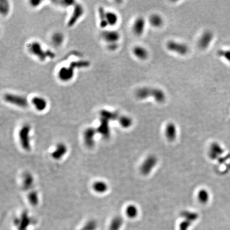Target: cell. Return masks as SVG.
Returning <instances> with one entry per match:
<instances>
[{"label":"cell","mask_w":230,"mask_h":230,"mask_svg":"<svg viewBox=\"0 0 230 230\" xmlns=\"http://www.w3.org/2000/svg\"><path fill=\"white\" fill-rule=\"evenodd\" d=\"M136 98L139 99L144 100L152 97L157 102L162 103L166 100V94L162 89L149 87H142L136 90Z\"/></svg>","instance_id":"1"},{"label":"cell","mask_w":230,"mask_h":230,"mask_svg":"<svg viewBox=\"0 0 230 230\" xmlns=\"http://www.w3.org/2000/svg\"><path fill=\"white\" fill-rule=\"evenodd\" d=\"M34 219L29 215L28 212L25 211L18 217L13 220V224L16 230H28L31 225L34 224Z\"/></svg>","instance_id":"2"},{"label":"cell","mask_w":230,"mask_h":230,"mask_svg":"<svg viewBox=\"0 0 230 230\" xmlns=\"http://www.w3.org/2000/svg\"><path fill=\"white\" fill-rule=\"evenodd\" d=\"M31 127L29 125H25L21 127L19 131V139L23 148L26 151L31 150V143L29 134Z\"/></svg>","instance_id":"3"},{"label":"cell","mask_w":230,"mask_h":230,"mask_svg":"<svg viewBox=\"0 0 230 230\" xmlns=\"http://www.w3.org/2000/svg\"><path fill=\"white\" fill-rule=\"evenodd\" d=\"M166 47L169 51L180 55H185L189 51V47L187 45L175 41H168L167 43Z\"/></svg>","instance_id":"4"},{"label":"cell","mask_w":230,"mask_h":230,"mask_svg":"<svg viewBox=\"0 0 230 230\" xmlns=\"http://www.w3.org/2000/svg\"><path fill=\"white\" fill-rule=\"evenodd\" d=\"M4 99L8 103L16 105L20 107L25 108L28 106L27 100L25 98L19 95L7 94L4 96Z\"/></svg>","instance_id":"5"},{"label":"cell","mask_w":230,"mask_h":230,"mask_svg":"<svg viewBox=\"0 0 230 230\" xmlns=\"http://www.w3.org/2000/svg\"><path fill=\"white\" fill-rule=\"evenodd\" d=\"M156 164L157 158L154 156H150L144 160L141 166L140 170L143 174L147 175L151 172L152 170Z\"/></svg>","instance_id":"6"},{"label":"cell","mask_w":230,"mask_h":230,"mask_svg":"<svg viewBox=\"0 0 230 230\" xmlns=\"http://www.w3.org/2000/svg\"><path fill=\"white\" fill-rule=\"evenodd\" d=\"M214 35L211 31H204L198 41V45L201 49H206L209 47L213 39Z\"/></svg>","instance_id":"7"},{"label":"cell","mask_w":230,"mask_h":230,"mask_svg":"<svg viewBox=\"0 0 230 230\" xmlns=\"http://www.w3.org/2000/svg\"><path fill=\"white\" fill-rule=\"evenodd\" d=\"M29 50L34 55H36L41 61H44L47 57L46 52L42 50L41 45L36 42H33L29 45Z\"/></svg>","instance_id":"8"},{"label":"cell","mask_w":230,"mask_h":230,"mask_svg":"<svg viewBox=\"0 0 230 230\" xmlns=\"http://www.w3.org/2000/svg\"><path fill=\"white\" fill-rule=\"evenodd\" d=\"M83 12H84V10L82 6L79 4H76L74 9L72 15L71 16V18L68 21V26H73L77 21L79 20V18L83 15Z\"/></svg>","instance_id":"9"},{"label":"cell","mask_w":230,"mask_h":230,"mask_svg":"<svg viewBox=\"0 0 230 230\" xmlns=\"http://www.w3.org/2000/svg\"><path fill=\"white\" fill-rule=\"evenodd\" d=\"M146 27V21L142 17H139L134 23L133 31L137 36H140L143 34Z\"/></svg>","instance_id":"10"},{"label":"cell","mask_w":230,"mask_h":230,"mask_svg":"<svg viewBox=\"0 0 230 230\" xmlns=\"http://www.w3.org/2000/svg\"><path fill=\"white\" fill-rule=\"evenodd\" d=\"M97 131L93 128L86 129L84 133V140L87 146L91 148L94 146V136L97 133Z\"/></svg>","instance_id":"11"},{"label":"cell","mask_w":230,"mask_h":230,"mask_svg":"<svg viewBox=\"0 0 230 230\" xmlns=\"http://www.w3.org/2000/svg\"><path fill=\"white\" fill-rule=\"evenodd\" d=\"M74 69L71 67H63L60 68L58 73L59 78L63 81H68L73 78L74 76Z\"/></svg>","instance_id":"12"},{"label":"cell","mask_w":230,"mask_h":230,"mask_svg":"<svg viewBox=\"0 0 230 230\" xmlns=\"http://www.w3.org/2000/svg\"><path fill=\"white\" fill-rule=\"evenodd\" d=\"M165 133V136L168 140H174L177 135V129L175 124L172 123H168L166 126Z\"/></svg>","instance_id":"13"},{"label":"cell","mask_w":230,"mask_h":230,"mask_svg":"<svg viewBox=\"0 0 230 230\" xmlns=\"http://www.w3.org/2000/svg\"><path fill=\"white\" fill-rule=\"evenodd\" d=\"M67 151V148L65 144H58L55 151L52 154V156L55 159H60Z\"/></svg>","instance_id":"14"},{"label":"cell","mask_w":230,"mask_h":230,"mask_svg":"<svg viewBox=\"0 0 230 230\" xmlns=\"http://www.w3.org/2000/svg\"><path fill=\"white\" fill-rule=\"evenodd\" d=\"M97 132L99 133L103 137L107 138L109 135V121L104 118H101V123L97 129Z\"/></svg>","instance_id":"15"},{"label":"cell","mask_w":230,"mask_h":230,"mask_svg":"<svg viewBox=\"0 0 230 230\" xmlns=\"http://www.w3.org/2000/svg\"><path fill=\"white\" fill-rule=\"evenodd\" d=\"M31 102L37 110L39 111L44 110L47 106V103L45 100L41 97H34L31 100Z\"/></svg>","instance_id":"16"},{"label":"cell","mask_w":230,"mask_h":230,"mask_svg":"<svg viewBox=\"0 0 230 230\" xmlns=\"http://www.w3.org/2000/svg\"><path fill=\"white\" fill-rule=\"evenodd\" d=\"M133 53L137 58L141 60H144L148 57V52L146 48L141 46H136L134 47Z\"/></svg>","instance_id":"17"},{"label":"cell","mask_w":230,"mask_h":230,"mask_svg":"<svg viewBox=\"0 0 230 230\" xmlns=\"http://www.w3.org/2000/svg\"><path fill=\"white\" fill-rule=\"evenodd\" d=\"M103 36L104 39L110 43H116L120 37V35L118 32L113 31H105L103 34Z\"/></svg>","instance_id":"18"},{"label":"cell","mask_w":230,"mask_h":230,"mask_svg":"<svg viewBox=\"0 0 230 230\" xmlns=\"http://www.w3.org/2000/svg\"><path fill=\"white\" fill-rule=\"evenodd\" d=\"M92 188L97 193L103 194L107 191V184L103 181H99L93 183Z\"/></svg>","instance_id":"19"},{"label":"cell","mask_w":230,"mask_h":230,"mask_svg":"<svg viewBox=\"0 0 230 230\" xmlns=\"http://www.w3.org/2000/svg\"><path fill=\"white\" fill-rule=\"evenodd\" d=\"M149 22L154 27H160L163 24V19L161 16L158 14H153L149 18Z\"/></svg>","instance_id":"20"},{"label":"cell","mask_w":230,"mask_h":230,"mask_svg":"<svg viewBox=\"0 0 230 230\" xmlns=\"http://www.w3.org/2000/svg\"><path fill=\"white\" fill-rule=\"evenodd\" d=\"M34 182V178L33 176L29 173H26L25 174L23 180V187L24 190H27L31 188Z\"/></svg>","instance_id":"21"},{"label":"cell","mask_w":230,"mask_h":230,"mask_svg":"<svg viewBox=\"0 0 230 230\" xmlns=\"http://www.w3.org/2000/svg\"><path fill=\"white\" fill-rule=\"evenodd\" d=\"M123 220L120 217H115L111 221L109 230H119L122 225Z\"/></svg>","instance_id":"22"},{"label":"cell","mask_w":230,"mask_h":230,"mask_svg":"<svg viewBox=\"0 0 230 230\" xmlns=\"http://www.w3.org/2000/svg\"><path fill=\"white\" fill-rule=\"evenodd\" d=\"M100 115L101 118H104L106 120H115L118 117V115L117 113L114 112H111L108 110H101Z\"/></svg>","instance_id":"23"},{"label":"cell","mask_w":230,"mask_h":230,"mask_svg":"<svg viewBox=\"0 0 230 230\" xmlns=\"http://www.w3.org/2000/svg\"><path fill=\"white\" fill-rule=\"evenodd\" d=\"M106 18L108 25H109L110 26H114L116 25L118 20L117 15L114 12L110 11L106 12Z\"/></svg>","instance_id":"24"},{"label":"cell","mask_w":230,"mask_h":230,"mask_svg":"<svg viewBox=\"0 0 230 230\" xmlns=\"http://www.w3.org/2000/svg\"><path fill=\"white\" fill-rule=\"evenodd\" d=\"M197 198L200 202H201L202 204H205L209 200V194L208 191L206 190L202 189L199 190L197 194Z\"/></svg>","instance_id":"25"},{"label":"cell","mask_w":230,"mask_h":230,"mask_svg":"<svg viewBox=\"0 0 230 230\" xmlns=\"http://www.w3.org/2000/svg\"><path fill=\"white\" fill-rule=\"evenodd\" d=\"M138 213V210L135 206L131 205L127 207L126 209V214L130 218L136 217Z\"/></svg>","instance_id":"26"},{"label":"cell","mask_w":230,"mask_h":230,"mask_svg":"<svg viewBox=\"0 0 230 230\" xmlns=\"http://www.w3.org/2000/svg\"><path fill=\"white\" fill-rule=\"evenodd\" d=\"M119 122L120 125L124 128H128L132 125L133 123L132 119L131 118L126 116H123L120 117L119 119Z\"/></svg>","instance_id":"27"},{"label":"cell","mask_w":230,"mask_h":230,"mask_svg":"<svg viewBox=\"0 0 230 230\" xmlns=\"http://www.w3.org/2000/svg\"><path fill=\"white\" fill-rule=\"evenodd\" d=\"M99 16L100 17V26L102 28H105L107 26L108 23L106 18V12L104 9L102 7H100L99 9Z\"/></svg>","instance_id":"28"},{"label":"cell","mask_w":230,"mask_h":230,"mask_svg":"<svg viewBox=\"0 0 230 230\" xmlns=\"http://www.w3.org/2000/svg\"><path fill=\"white\" fill-rule=\"evenodd\" d=\"M98 223L94 220H90L86 222L80 230H97Z\"/></svg>","instance_id":"29"},{"label":"cell","mask_w":230,"mask_h":230,"mask_svg":"<svg viewBox=\"0 0 230 230\" xmlns=\"http://www.w3.org/2000/svg\"><path fill=\"white\" fill-rule=\"evenodd\" d=\"M28 200L33 206H36L39 204V197L36 191H31L28 194Z\"/></svg>","instance_id":"30"},{"label":"cell","mask_w":230,"mask_h":230,"mask_svg":"<svg viewBox=\"0 0 230 230\" xmlns=\"http://www.w3.org/2000/svg\"><path fill=\"white\" fill-rule=\"evenodd\" d=\"M90 65V63L87 61H73L70 63L69 66L71 68L75 69V68H82L87 67Z\"/></svg>","instance_id":"31"},{"label":"cell","mask_w":230,"mask_h":230,"mask_svg":"<svg viewBox=\"0 0 230 230\" xmlns=\"http://www.w3.org/2000/svg\"><path fill=\"white\" fill-rule=\"evenodd\" d=\"M9 10V4L7 1H0V12L1 14L5 15L8 13Z\"/></svg>","instance_id":"32"},{"label":"cell","mask_w":230,"mask_h":230,"mask_svg":"<svg viewBox=\"0 0 230 230\" xmlns=\"http://www.w3.org/2000/svg\"><path fill=\"white\" fill-rule=\"evenodd\" d=\"M218 55L221 57L223 58L225 60L230 63V50H221L218 51Z\"/></svg>","instance_id":"33"},{"label":"cell","mask_w":230,"mask_h":230,"mask_svg":"<svg viewBox=\"0 0 230 230\" xmlns=\"http://www.w3.org/2000/svg\"><path fill=\"white\" fill-rule=\"evenodd\" d=\"M53 41L54 42L59 43V42H61L63 41V36L60 34H55V35L53 36Z\"/></svg>","instance_id":"34"},{"label":"cell","mask_w":230,"mask_h":230,"mask_svg":"<svg viewBox=\"0 0 230 230\" xmlns=\"http://www.w3.org/2000/svg\"><path fill=\"white\" fill-rule=\"evenodd\" d=\"M60 3H61V4H63V6H70V5L74 4V3H75V1H71V0H69V1L65 0V1H60Z\"/></svg>","instance_id":"35"},{"label":"cell","mask_w":230,"mask_h":230,"mask_svg":"<svg viewBox=\"0 0 230 230\" xmlns=\"http://www.w3.org/2000/svg\"><path fill=\"white\" fill-rule=\"evenodd\" d=\"M118 47V45L116 43H110L109 45V48L110 50H115Z\"/></svg>","instance_id":"36"},{"label":"cell","mask_w":230,"mask_h":230,"mask_svg":"<svg viewBox=\"0 0 230 230\" xmlns=\"http://www.w3.org/2000/svg\"><path fill=\"white\" fill-rule=\"evenodd\" d=\"M45 52H46L47 57L51 58H53L55 57V54L52 51H51L50 50H46Z\"/></svg>","instance_id":"37"},{"label":"cell","mask_w":230,"mask_h":230,"mask_svg":"<svg viewBox=\"0 0 230 230\" xmlns=\"http://www.w3.org/2000/svg\"><path fill=\"white\" fill-rule=\"evenodd\" d=\"M41 2V1H38V0H33L31 1V3L33 7H36L37 5H39V3Z\"/></svg>","instance_id":"38"}]
</instances>
